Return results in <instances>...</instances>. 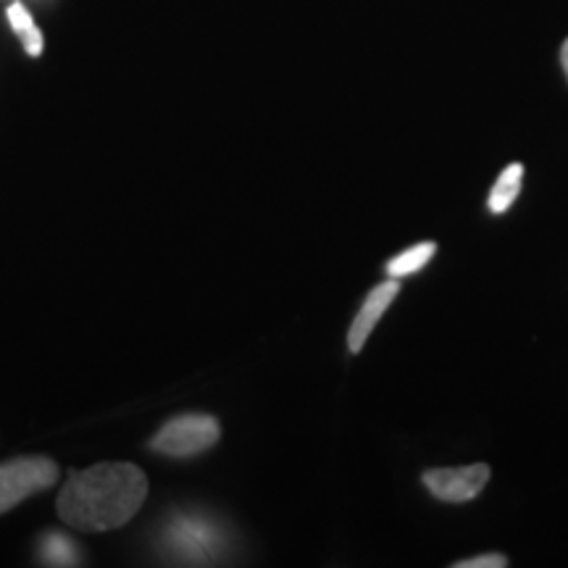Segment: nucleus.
<instances>
[{"mask_svg": "<svg viewBox=\"0 0 568 568\" xmlns=\"http://www.w3.org/2000/svg\"><path fill=\"white\" fill-rule=\"evenodd\" d=\"M148 479L134 464H98L74 471L59 495V516L77 531H111L145 506Z\"/></svg>", "mask_w": 568, "mask_h": 568, "instance_id": "f257e3e1", "label": "nucleus"}, {"mask_svg": "<svg viewBox=\"0 0 568 568\" xmlns=\"http://www.w3.org/2000/svg\"><path fill=\"white\" fill-rule=\"evenodd\" d=\"M219 435H222V429H219L216 418L205 414H187L161 426L159 435L151 439V447L155 453H163V456L187 458L216 445Z\"/></svg>", "mask_w": 568, "mask_h": 568, "instance_id": "f03ea898", "label": "nucleus"}, {"mask_svg": "<svg viewBox=\"0 0 568 568\" xmlns=\"http://www.w3.org/2000/svg\"><path fill=\"white\" fill-rule=\"evenodd\" d=\"M59 481V466L51 458H19L0 466V514L17 508L34 493Z\"/></svg>", "mask_w": 568, "mask_h": 568, "instance_id": "7ed1b4c3", "label": "nucleus"}, {"mask_svg": "<svg viewBox=\"0 0 568 568\" xmlns=\"http://www.w3.org/2000/svg\"><path fill=\"white\" fill-rule=\"evenodd\" d=\"M489 481V466L474 464L460 468H429L424 474V485L432 495L447 503L474 500Z\"/></svg>", "mask_w": 568, "mask_h": 568, "instance_id": "20e7f679", "label": "nucleus"}, {"mask_svg": "<svg viewBox=\"0 0 568 568\" xmlns=\"http://www.w3.org/2000/svg\"><path fill=\"white\" fill-rule=\"evenodd\" d=\"M397 295H400V284H397V280L376 284L372 293H368L366 303L361 305L358 316L353 318L351 332H347V347H351V353L364 351L368 335H372L374 326L379 324V318L387 314V308L393 305Z\"/></svg>", "mask_w": 568, "mask_h": 568, "instance_id": "39448f33", "label": "nucleus"}, {"mask_svg": "<svg viewBox=\"0 0 568 568\" xmlns=\"http://www.w3.org/2000/svg\"><path fill=\"white\" fill-rule=\"evenodd\" d=\"M169 542L182 558H205L213 552L216 535L209 521H201V518H176L169 529Z\"/></svg>", "mask_w": 568, "mask_h": 568, "instance_id": "423d86ee", "label": "nucleus"}, {"mask_svg": "<svg viewBox=\"0 0 568 568\" xmlns=\"http://www.w3.org/2000/svg\"><path fill=\"white\" fill-rule=\"evenodd\" d=\"M524 180V166L521 163H510L497 176L493 193H489V211L493 213H506L514 201L518 197V190H521Z\"/></svg>", "mask_w": 568, "mask_h": 568, "instance_id": "0eeeda50", "label": "nucleus"}, {"mask_svg": "<svg viewBox=\"0 0 568 568\" xmlns=\"http://www.w3.org/2000/svg\"><path fill=\"white\" fill-rule=\"evenodd\" d=\"M435 253H437L435 243H418L414 247H408V251H403L400 255H395V258H389L387 274L393 276V280H403V276L422 272Z\"/></svg>", "mask_w": 568, "mask_h": 568, "instance_id": "6e6552de", "label": "nucleus"}, {"mask_svg": "<svg viewBox=\"0 0 568 568\" xmlns=\"http://www.w3.org/2000/svg\"><path fill=\"white\" fill-rule=\"evenodd\" d=\"M9 24H11V30L19 34L21 42H24V51L38 59V55L42 53V32L34 27L32 13L27 11L21 3H11L9 6Z\"/></svg>", "mask_w": 568, "mask_h": 568, "instance_id": "1a4fd4ad", "label": "nucleus"}, {"mask_svg": "<svg viewBox=\"0 0 568 568\" xmlns=\"http://www.w3.org/2000/svg\"><path fill=\"white\" fill-rule=\"evenodd\" d=\"M42 560L51 566H77L80 564V550L63 535H48L40 545Z\"/></svg>", "mask_w": 568, "mask_h": 568, "instance_id": "9d476101", "label": "nucleus"}, {"mask_svg": "<svg viewBox=\"0 0 568 568\" xmlns=\"http://www.w3.org/2000/svg\"><path fill=\"white\" fill-rule=\"evenodd\" d=\"M508 558L506 556H477V558H468V560H458L456 568H506Z\"/></svg>", "mask_w": 568, "mask_h": 568, "instance_id": "9b49d317", "label": "nucleus"}, {"mask_svg": "<svg viewBox=\"0 0 568 568\" xmlns=\"http://www.w3.org/2000/svg\"><path fill=\"white\" fill-rule=\"evenodd\" d=\"M560 63H564V71H566V80H568V40L564 42V48H560Z\"/></svg>", "mask_w": 568, "mask_h": 568, "instance_id": "f8f14e48", "label": "nucleus"}]
</instances>
